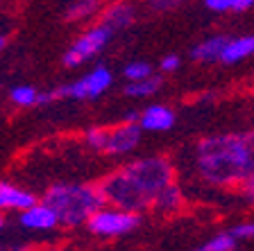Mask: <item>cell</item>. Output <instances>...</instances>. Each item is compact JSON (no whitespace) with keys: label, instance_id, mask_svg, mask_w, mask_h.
Here are the masks:
<instances>
[{"label":"cell","instance_id":"484cf974","mask_svg":"<svg viewBox=\"0 0 254 251\" xmlns=\"http://www.w3.org/2000/svg\"><path fill=\"white\" fill-rule=\"evenodd\" d=\"M252 5H254V0H234V7H232V9L234 11H245V9H250Z\"/></svg>","mask_w":254,"mask_h":251},{"label":"cell","instance_id":"5bb4252c","mask_svg":"<svg viewBox=\"0 0 254 251\" xmlns=\"http://www.w3.org/2000/svg\"><path fill=\"white\" fill-rule=\"evenodd\" d=\"M182 201H184L182 190L177 188L175 183H170V186H166V188L159 193V197L154 199L152 208L157 210V213H173V210H177L182 206Z\"/></svg>","mask_w":254,"mask_h":251},{"label":"cell","instance_id":"7402d4cb","mask_svg":"<svg viewBox=\"0 0 254 251\" xmlns=\"http://www.w3.org/2000/svg\"><path fill=\"white\" fill-rule=\"evenodd\" d=\"M148 2L154 7V9L166 11V9H175V7H180L182 2H186V0H148Z\"/></svg>","mask_w":254,"mask_h":251},{"label":"cell","instance_id":"ba28073f","mask_svg":"<svg viewBox=\"0 0 254 251\" xmlns=\"http://www.w3.org/2000/svg\"><path fill=\"white\" fill-rule=\"evenodd\" d=\"M21 224L25 229H37V231H48L59 224V217L46 201H37L34 206L25 208L21 213Z\"/></svg>","mask_w":254,"mask_h":251},{"label":"cell","instance_id":"9c48e42d","mask_svg":"<svg viewBox=\"0 0 254 251\" xmlns=\"http://www.w3.org/2000/svg\"><path fill=\"white\" fill-rule=\"evenodd\" d=\"M173 122H175V113L168 106L152 104L141 113L138 125L143 127V131H166L173 127Z\"/></svg>","mask_w":254,"mask_h":251},{"label":"cell","instance_id":"f546056e","mask_svg":"<svg viewBox=\"0 0 254 251\" xmlns=\"http://www.w3.org/2000/svg\"><path fill=\"white\" fill-rule=\"evenodd\" d=\"M5 48V37H0V50Z\"/></svg>","mask_w":254,"mask_h":251},{"label":"cell","instance_id":"cb8c5ba5","mask_svg":"<svg viewBox=\"0 0 254 251\" xmlns=\"http://www.w3.org/2000/svg\"><path fill=\"white\" fill-rule=\"evenodd\" d=\"M180 68V57L177 54H168V57L161 59V70H166V73H173V70Z\"/></svg>","mask_w":254,"mask_h":251},{"label":"cell","instance_id":"9a60e30c","mask_svg":"<svg viewBox=\"0 0 254 251\" xmlns=\"http://www.w3.org/2000/svg\"><path fill=\"white\" fill-rule=\"evenodd\" d=\"M159 86H161V77H157V75H150V77H145V79L129 82L125 86V93L132 95V98H148V95L157 93Z\"/></svg>","mask_w":254,"mask_h":251},{"label":"cell","instance_id":"30bf717a","mask_svg":"<svg viewBox=\"0 0 254 251\" xmlns=\"http://www.w3.org/2000/svg\"><path fill=\"white\" fill-rule=\"evenodd\" d=\"M34 204H37V199H34L32 193L16 188V186H11V183L0 181V210H7V208L25 210Z\"/></svg>","mask_w":254,"mask_h":251},{"label":"cell","instance_id":"3957f363","mask_svg":"<svg viewBox=\"0 0 254 251\" xmlns=\"http://www.w3.org/2000/svg\"><path fill=\"white\" fill-rule=\"evenodd\" d=\"M50 208L57 213L59 222L66 226H77L89 222L91 215L98 213L105 204L100 188L84 186V183H57L43 197Z\"/></svg>","mask_w":254,"mask_h":251},{"label":"cell","instance_id":"7a4b0ae2","mask_svg":"<svg viewBox=\"0 0 254 251\" xmlns=\"http://www.w3.org/2000/svg\"><path fill=\"white\" fill-rule=\"evenodd\" d=\"M170 183H173V165L161 156H150L109 174L98 188L107 204L141 213L143 208L154 204L159 193Z\"/></svg>","mask_w":254,"mask_h":251},{"label":"cell","instance_id":"7c38bea8","mask_svg":"<svg viewBox=\"0 0 254 251\" xmlns=\"http://www.w3.org/2000/svg\"><path fill=\"white\" fill-rule=\"evenodd\" d=\"M254 54V37H238V39H229L225 46L220 61L225 63H238L243 59L252 57Z\"/></svg>","mask_w":254,"mask_h":251},{"label":"cell","instance_id":"ffe728a7","mask_svg":"<svg viewBox=\"0 0 254 251\" xmlns=\"http://www.w3.org/2000/svg\"><path fill=\"white\" fill-rule=\"evenodd\" d=\"M152 75V68H150V63L145 61H132L125 66V77L129 82H136V79H145Z\"/></svg>","mask_w":254,"mask_h":251},{"label":"cell","instance_id":"5b68a950","mask_svg":"<svg viewBox=\"0 0 254 251\" xmlns=\"http://www.w3.org/2000/svg\"><path fill=\"white\" fill-rule=\"evenodd\" d=\"M111 34H114V30H109V27L102 25V23L100 25H95V27H91L89 32H84V34L73 43V48H70L68 52L64 54V63L73 68V66H79V63L93 59L95 54L100 52L102 48L109 43Z\"/></svg>","mask_w":254,"mask_h":251},{"label":"cell","instance_id":"277c9868","mask_svg":"<svg viewBox=\"0 0 254 251\" xmlns=\"http://www.w3.org/2000/svg\"><path fill=\"white\" fill-rule=\"evenodd\" d=\"M138 226V213L125 208H100L98 213L91 215L89 220V229L93 231L95 236L102 238H111V236H123L129 233Z\"/></svg>","mask_w":254,"mask_h":251},{"label":"cell","instance_id":"f1b7e54d","mask_svg":"<svg viewBox=\"0 0 254 251\" xmlns=\"http://www.w3.org/2000/svg\"><path fill=\"white\" fill-rule=\"evenodd\" d=\"M0 251H23L21 247H0Z\"/></svg>","mask_w":254,"mask_h":251},{"label":"cell","instance_id":"d4e9b609","mask_svg":"<svg viewBox=\"0 0 254 251\" xmlns=\"http://www.w3.org/2000/svg\"><path fill=\"white\" fill-rule=\"evenodd\" d=\"M238 188H241V193H243L245 199H252V201H254V177H250L248 181H243Z\"/></svg>","mask_w":254,"mask_h":251},{"label":"cell","instance_id":"e0dca14e","mask_svg":"<svg viewBox=\"0 0 254 251\" xmlns=\"http://www.w3.org/2000/svg\"><path fill=\"white\" fill-rule=\"evenodd\" d=\"M95 9H98V0H82L66 11V18L68 21H82V18H89L91 14H95Z\"/></svg>","mask_w":254,"mask_h":251},{"label":"cell","instance_id":"2e32d148","mask_svg":"<svg viewBox=\"0 0 254 251\" xmlns=\"http://www.w3.org/2000/svg\"><path fill=\"white\" fill-rule=\"evenodd\" d=\"M234 247H236V238L232 233H218L216 238L197 247L195 251H234Z\"/></svg>","mask_w":254,"mask_h":251},{"label":"cell","instance_id":"44dd1931","mask_svg":"<svg viewBox=\"0 0 254 251\" xmlns=\"http://www.w3.org/2000/svg\"><path fill=\"white\" fill-rule=\"evenodd\" d=\"M236 240H250L254 238V222H243V224H236L232 231H229Z\"/></svg>","mask_w":254,"mask_h":251},{"label":"cell","instance_id":"ac0fdd59","mask_svg":"<svg viewBox=\"0 0 254 251\" xmlns=\"http://www.w3.org/2000/svg\"><path fill=\"white\" fill-rule=\"evenodd\" d=\"M84 141H86V145H89L91 150H98V152H107L109 131H107V129H100V127H93V129L86 131Z\"/></svg>","mask_w":254,"mask_h":251},{"label":"cell","instance_id":"8fae6325","mask_svg":"<svg viewBox=\"0 0 254 251\" xmlns=\"http://www.w3.org/2000/svg\"><path fill=\"white\" fill-rule=\"evenodd\" d=\"M229 39L227 37H211L204 39L202 43H197L193 50H190V57L195 61H220L222 52H225V46H227Z\"/></svg>","mask_w":254,"mask_h":251},{"label":"cell","instance_id":"d6986e66","mask_svg":"<svg viewBox=\"0 0 254 251\" xmlns=\"http://www.w3.org/2000/svg\"><path fill=\"white\" fill-rule=\"evenodd\" d=\"M37 95L39 91H34L32 86H16L11 89V102L18 106H32L37 104Z\"/></svg>","mask_w":254,"mask_h":251},{"label":"cell","instance_id":"83f0119b","mask_svg":"<svg viewBox=\"0 0 254 251\" xmlns=\"http://www.w3.org/2000/svg\"><path fill=\"white\" fill-rule=\"evenodd\" d=\"M141 120V113H129L127 115V122H138Z\"/></svg>","mask_w":254,"mask_h":251},{"label":"cell","instance_id":"4dcf8cb0","mask_svg":"<svg viewBox=\"0 0 254 251\" xmlns=\"http://www.w3.org/2000/svg\"><path fill=\"white\" fill-rule=\"evenodd\" d=\"M2 226H5V220H2V215H0V231H2Z\"/></svg>","mask_w":254,"mask_h":251},{"label":"cell","instance_id":"603a6c76","mask_svg":"<svg viewBox=\"0 0 254 251\" xmlns=\"http://www.w3.org/2000/svg\"><path fill=\"white\" fill-rule=\"evenodd\" d=\"M204 5L213 11H227L234 7V0H204Z\"/></svg>","mask_w":254,"mask_h":251},{"label":"cell","instance_id":"6da1fadb","mask_svg":"<svg viewBox=\"0 0 254 251\" xmlns=\"http://www.w3.org/2000/svg\"><path fill=\"white\" fill-rule=\"evenodd\" d=\"M195 170L213 186H241L254 177V131L216 134L195 145Z\"/></svg>","mask_w":254,"mask_h":251},{"label":"cell","instance_id":"8992f818","mask_svg":"<svg viewBox=\"0 0 254 251\" xmlns=\"http://www.w3.org/2000/svg\"><path fill=\"white\" fill-rule=\"evenodd\" d=\"M109 86H111V73L105 66H98V68H93L82 79L62 86L55 95H59V98H73V100H93L105 93Z\"/></svg>","mask_w":254,"mask_h":251},{"label":"cell","instance_id":"52a82bcc","mask_svg":"<svg viewBox=\"0 0 254 251\" xmlns=\"http://www.w3.org/2000/svg\"><path fill=\"white\" fill-rule=\"evenodd\" d=\"M143 134V127L138 122H125V125L116 127L114 131H109V143H107V152L109 154H125L132 152L138 145Z\"/></svg>","mask_w":254,"mask_h":251},{"label":"cell","instance_id":"4fadbf2b","mask_svg":"<svg viewBox=\"0 0 254 251\" xmlns=\"http://www.w3.org/2000/svg\"><path fill=\"white\" fill-rule=\"evenodd\" d=\"M134 21V9L125 2H118V5H111L109 9L102 14V25H107L109 30H123L129 23Z\"/></svg>","mask_w":254,"mask_h":251},{"label":"cell","instance_id":"4316f807","mask_svg":"<svg viewBox=\"0 0 254 251\" xmlns=\"http://www.w3.org/2000/svg\"><path fill=\"white\" fill-rule=\"evenodd\" d=\"M55 98H57L55 93H39V95H37V104H41V106H43V104H50Z\"/></svg>","mask_w":254,"mask_h":251}]
</instances>
